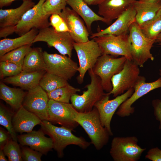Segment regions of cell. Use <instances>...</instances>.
<instances>
[{
	"instance_id": "obj_32",
	"label": "cell",
	"mask_w": 161,
	"mask_h": 161,
	"mask_svg": "<svg viewBox=\"0 0 161 161\" xmlns=\"http://www.w3.org/2000/svg\"><path fill=\"white\" fill-rule=\"evenodd\" d=\"M32 45H25L7 53L0 56V61L9 62L22 66L25 56L32 49Z\"/></svg>"
},
{
	"instance_id": "obj_26",
	"label": "cell",
	"mask_w": 161,
	"mask_h": 161,
	"mask_svg": "<svg viewBox=\"0 0 161 161\" xmlns=\"http://www.w3.org/2000/svg\"><path fill=\"white\" fill-rule=\"evenodd\" d=\"M34 28L24 34L14 38H4L0 41V56L13 50L25 45L32 44L38 33Z\"/></svg>"
},
{
	"instance_id": "obj_30",
	"label": "cell",
	"mask_w": 161,
	"mask_h": 161,
	"mask_svg": "<svg viewBox=\"0 0 161 161\" xmlns=\"http://www.w3.org/2000/svg\"><path fill=\"white\" fill-rule=\"evenodd\" d=\"M80 91V89L76 88L69 84L47 93L49 99L61 103H69L72 96Z\"/></svg>"
},
{
	"instance_id": "obj_42",
	"label": "cell",
	"mask_w": 161,
	"mask_h": 161,
	"mask_svg": "<svg viewBox=\"0 0 161 161\" xmlns=\"http://www.w3.org/2000/svg\"><path fill=\"white\" fill-rule=\"evenodd\" d=\"M16 0H0V7L2 8L4 7H6L10 5L12 3ZM24 1H32L33 0H21Z\"/></svg>"
},
{
	"instance_id": "obj_41",
	"label": "cell",
	"mask_w": 161,
	"mask_h": 161,
	"mask_svg": "<svg viewBox=\"0 0 161 161\" xmlns=\"http://www.w3.org/2000/svg\"><path fill=\"white\" fill-rule=\"evenodd\" d=\"M11 139H12L8 131L0 127V149H2L7 143Z\"/></svg>"
},
{
	"instance_id": "obj_9",
	"label": "cell",
	"mask_w": 161,
	"mask_h": 161,
	"mask_svg": "<svg viewBox=\"0 0 161 161\" xmlns=\"http://www.w3.org/2000/svg\"><path fill=\"white\" fill-rule=\"evenodd\" d=\"M129 37L127 32L118 35L105 34L92 38L98 44L102 54L123 56L132 60Z\"/></svg>"
},
{
	"instance_id": "obj_14",
	"label": "cell",
	"mask_w": 161,
	"mask_h": 161,
	"mask_svg": "<svg viewBox=\"0 0 161 161\" xmlns=\"http://www.w3.org/2000/svg\"><path fill=\"white\" fill-rule=\"evenodd\" d=\"M134 91L132 88L125 93L116 97L112 100L109 99L108 93L95 105L97 110L102 126L109 131L111 136L113 135L111 127V122L114 113L121 104L130 97Z\"/></svg>"
},
{
	"instance_id": "obj_34",
	"label": "cell",
	"mask_w": 161,
	"mask_h": 161,
	"mask_svg": "<svg viewBox=\"0 0 161 161\" xmlns=\"http://www.w3.org/2000/svg\"><path fill=\"white\" fill-rule=\"evenodd\" d=\"M3 152L9 161H23L21 149L17 141L10 140L3 148Z\"/></svg>"
},
{
	"instance_id": "obj_25",
	"label": "cell",
	"mask_w": 161,
	"mask_h": 161,
	"mask_svg": "<svg viewBox=\"0 0 161 161\" xmlns=\"http://www.w3.org/2000/svg\"><path fill=\"white\" fill-rule=\"evenodd\" d=\"M67 4L83 18L91 34L92 33L91 25L93 22L101 21L106 23L105 19L95 13L83 0H67Z\"/></svg>"
},
{
	"instance_id": "obj_8",
	"label": "cell",
	"mask_w": 161,
	"mask_h": 161,
	"mask_svg": "<svg viewBox=\"0 0 161 161\" xmlns=\"http://www.w3.org/2000/svg\"><path fill=\"white\" fill-rule=\"evenodd\" d=\"M46 42L49 47H53L59 53L71 58L75 42L68 32H58L49 27L39 30L33 43Z\"/></svg>"
},
{
	"instance_id": "obj_36",
	"label": "cell",
	"mask_w": 161,
	"mask_h": 161,
	"mask_svg": "<svg viewBox=\"0 0 161 161\" xmlns=\"http://www.w3.org/2000/svg\"><path fill=\"white\" fill-rule=\"evenodd\" d=\"M22 71L21 66L9 62L0 61V77L1 79L16 75Z\"/></svg>"
},
{
	"instance_id": "obj_44",
	"label": "cell",
	"mask_w": 161,
	"mask_h": 161,
	"mask_svg": "<svg viewBox=\"0 0 161 161\" xmlns=\"http://www.w3.org/2000/svg\"><path fill=\"white\" fill-rule=\"evenodd\" d=\"M6 156L3 152V149H0V161H7L8 160L6 159Z\"/></svg>"
},
{
	"instance_id": "obj_43",
	"label": "cell",
	"mask_w": 161,
	"mask_h": 161,
	"mask_svg": "<svg viewBox=\"0 0 161 161\" xmlns=\"http://www.w3.org/2000/svg\"><path fill=\"white\" fill-rule=\"evenodd\" d=\"M88 5H99L103 0H83Z\"/></svg>"
},
{
	"instance_id": "obj_3",
	"label": "cell",
	"mask_w": 161,
	"mask_h": 161,
	"mask_svg": "<svg viewBox=\"0 0 161 161\" xmlns=\"http://www.w3.org/2000/svg\"><path fill=\"white\" fill-rule=\"evenodd\" d=\"M129 32L132 61L139 66L143 67L148 60L153 61L154 59L150 50L156 39L145 36L136 21L130 26Z\"/></svg>"
},
{
	"instance_id": "obj_17",
	"label": "cell",
	"mask_w": 161,
	"mask_h": 161,
	"mask_svg": "<svg viewBox=\"0 0 161 161\" xmlns=\"http://www.w3.org/2000/svg\"><path fill=\"white\" fill-rule=\"evenodd\" d=\"M49 100L47 93L39 85L27 91L22 106L37 115L42 121H48Z\"/></svg>"
},
{
	"instance_id": "obj_39",
	"label": "cell",
	"mask_w": 161,
	"mask_h": 161,
	"mask_svg": "<svg viewBox=\"0 0 161 161\" xmlns=\"http://www.w3.org/2000/svg\"><path fill=\"white\" fill-rule=\"evenodd\" d=\"M154 108V115L156 120L159 123V129H161V100L159 99L154 100L152 101Z\"/></svg>"
},
{
	"instance_id": "obj_40",
	"label": "cell",
	"mask_w": 161,
	"mask_h": 161,
	"mask_svg": "<svg viewBox=\"0 0 161 161\" xmlns=\"http://www.w3.org/2000/svg\"><path fill=\"white\" fill-rule=\"evenodd\" d=\"M145 157L152 161H161V150L157 147L151 148L148 151Z\"/></svg>"
},
{
	"instance_id": "obj_24",
	"label": "cell",
	"mask_w": 161,
	"mask_h": 161,
	"mask_svg": "<svg viewBox=\"0 0 161 161\" xmlns=\"http://www.w3.org/2000/svg\"><path fill=\"white\" fill-rule=\"evenodd\" d=\"M133 5L136 11L135 21L140 26L156 15L161 8V0L148 2L136 0Z\"/></svg>"
},
{
	"instance_id": "obj_46",
	"label": "cell",
	"mask_w": 161,
	"mask_h": 161,
	"mask_svg": "<svg viewBox=\"0 0 161 161\" xmlns=\"http://www.w3.org/2000/svg\"><path fill=\"white\" fill-rule=\"evenodd\" d=\"M139 1H142L148 2V1H155L156 0H139Z\"/></svg>"
},
{
	"instance_id": "obj_4",
	"label": "cell",
	"mask_w": 161,
	"mask_h": 161,
	"mask_svg": "<svg viewBox=\"0 0 161 161\" xmlns=\"http://www.w3.org/2000/svg\"><path fill=\"white\" fill-rule=\"evenodd\" d=\"M91 78L90 83L87 85V89L82 95L76 94L71 97V104L79 112H86L91 111L95 104L106 94L104 92L100 78L95 75L92 69L88 70Z\"/></svg>"
},
{
	"instance_id": "obj_35",
	"label": "cell",
	"mask_w": 161,
	"mask_h": 161,
	"mask_svg": "<svg viewBox=\"0 0 161 161\" xmlns=\"http://www.w3.org/2000/svg\"><path fill=\"white\" fill-rule=\"evenodd\" d=\"M67 0H46L43 4L42 11L45 15H60L66 7Z\"/></svg>"
},
{
	"instance_id": "obj_18",
	"label": "cell",
	"mask_w": 161,
	"mask_h": 161,
	"mask_svg": "<svg viewBox=\"0 0 161 161\" xmlns=\"http://www.w3.org/2000/svg\"><path fill=\"white\" fill-rule=\"evenodd\" d=\"M66 24L70 35L76 43L89 41V33L79 15L73 10L66 7L59 15Z\"/></svg>"
},
{
	"instance_id": "obj_33",
	"label": "cell",
	"mask_w": 161,
	"mask_h": 161,
	"mask_svg": "<svg viewBox=\"0 0 161 161\" xmlns=\"http://www.w3.org/2000/svg\"><path fill=\"white\" fill-rule=\"evenodd\" d=\"M14 113L1 103L0 105V124L7 130L12 139L18 142V135L13 127L12 119Z\"/></svg>"
},
{
	"instance_id": "obj_37",
	"label": "cell",
	"mask_w": 161,
	"mask_h": 161,
	"mask_svg": "<svg viewBox=\"0 0 161 161\" xmlns=\"http://www.w3.org/2000/svg\"><path fill=\"white\" fill-rule=\"evenodd\" d=\"M50 26L58 32H70L66 24L61 16L58 14H53L50 16Z\"/></svg>"
},
{
	"instance_id": "obj_12",
	"label": "cell",
	"mask_w": 161,
	"mask_h": 161,
	"mask_svg": "<svg viewBox=\"0 0 161 161\" xmlns=\"http://www.w3.org/2000/svg\"><path fill=\"white\" fill-rule=\"evenodd\" d=\"M46 72L67 80L71 79L78 72V64L68 56L43 52Z\"/></svg>"
},
{
	"instance_id": "obj_20",
	"label": "cell",
	"mask_w": 161,
	"mask_h": 161,
	"mask_svg": "<svg viewBox=\"0 0 161 161\" xmlns=\"http://www.w3.org/2000/svg\"><path fill=\"white\" fill-rule=\"evenodd\" d=\"M136 11L133 4L120 15L112 24L104 30L92 33L90 38H92L107 34L118 35L128 32L131 25L136 21Z\"/></svg>"
},
{
	"instance_id": "obj_38",
	"label": "cell",
	"mask_w": 161,
	"mask_h": 161,
	"mask_svg": "<svg viewBox=\"0 0 161 161\" xmlns=\"http://www.w3.org/2000/svg\"><path fill=\"white\" fill-rule=\"evenodd\" d=\"M21 147L22 158L24 161H41L42 153L31 148L22 146Z\"/></svg>"
},
{
	"instance_id": "obj_28",
	"label": "cell",
	"mask_w": 161,
	"mask_h": 161,
	"mask_svg": "<svg viewBox=\"0 0 161 161\" xmlns=\"http://www.w3.org/2000/svg\"><path fill=\"white\" fill-rule=\"evenodd\" d=\"M43 52L41 47L32 48L24 58L22 72H27L46 71Z\"/></svg>"
},
{
	"instance_id": "obj_47",
	"label": "cell",
	"mask_w": 161,
	"mask_h": 161,
	"mask_svg": "<svg viewBox=\"0 0 161 161\" xmlns=\"http://www.w3.org/2000/svg\"><path fill=\"white\" fill-rule=\"evenodd\" d=\"M159 74L161 77V69H160L159 71Z\"/></svg>"
},
{
	"instance_id": "obj_10",
	"label": "cell",
	"mask_w": 161,
	"mask_h": 161,
	"mask_svg": "<svg viewBox=\"0 0 161 161\" xmlns=\"http://www.w3.org/2000/svg\"><path fill=\"white\" fill-rule=\"evenodd\" d=\"M48 121L58 124L73 131L79 125L75 120L78 112L71 104L49 99L48 107Z\"/></svg>"
},
{
	"instance_id": "obj_6",
	"label": "cell",
	"mask_w": 161,
	"mask_h": 161,
	"mask_svg": "<svg viewBox=\"0 0 161 161\" xmlns=\"http://www.w3.org/2000/svg\"><path fill=\"white\" fill-rule=\"evenodd\" d=\"M73 45L79 62L78 69L79 74L77 79L79 83L81 84L86 72L93 68L102 52L98 44L93 38L85 42H74Z\"/></svg>"
},
{
	"instance_id": "obj_2",
	"label": "cell",
	"mask_w": 161,
	"mask_h": 161,
	"mask_svg": "<svg viewBox=\"0 0 161 161\" xmlns=\"http://www.w3.org/2000/svg\"><path fill=\"white\" fill-rule=\"evenodd\" d=\"M75 120L84 129L97 150H100L108 143L111 136L108 130L101 124L97 109L95 107L86 112H79Z\"/></svg>"
},
{
	"instance_id": "obj_1",
	"label": "cell",
	"mask_w": 161,
	"mask_h": 161,
	"mask_svg": "<svg viewBox=\"0 0 161 161\" xmlns=\"http://www.w3.org/2000/svg\"><path fill=\"white\" fill-rule=\"evenodd\" d=\"M40 125L45 134L52 139L53 148L56 151L58 158L64 157V150L68 145H76L84 150L90 145L91 143L82 137L75 136L71 130L64 127H57L46 120L42 121Z\"/></svg>"
},
{
	"instance_id": "obj_27",
	"label": "cell",
	"mask_w": 161,
	"mask_h": 161,
	"mask_svg": "<svg viewBox=\"0 0 161 161\" xmlns=\"http://www.w3.org/2000/svg\"><path fill=\"white\" fill-rule=\"evenodd\" d=\"M27 92L20 88H12L6 85L2 81L0 83V98L16 111L22 106Z\"/></svg>"
},
{
	"instance_id": "obj_22",
	"label": "cell",
	"mask_w": 161,
	"mask_h": 161,
	"mask_svg": "<svg viewBox=\"0 0 161 161\" xmlns=\"http://www.w3.org/2000/svg\"><path fill=\"white\" fill-rule=\"evenodd\" d=\"M41 121L37 115L23 106L14 113L12 119L14 130L21 134L31 131L35 126L40 125Z\"/></svg>"
},
{
	"instance_id": "obj_29",
	"label": "cell",
	"mask_w": 161,
	"mask_h": 161,
	"mask_svg": "<svg viewBox=\"0 0 161 161\" xmlns=\"http://www.w3.org/2000/svg\"><path fill=\"white\" fill-rule=\"evenodd\" d=\"M139 26L146 37L156 39L161 33V8L154 18Z\"/></svg>"
},
{
	"instance_id": "obj_21",
	"label": "cell",
	"mask_w": 161,
	"mask_h": 161,
	"mask_svg": "<svg viewBox=\"0 0 161 161\" xmlns=\"http://www.w3.org/2000/svg\"><path fill=\"white\" fill-rule=\"evenodd\" d=\"M136 0H103L98 5V13L110 24L133 4Z\"/></svg>"
},
{
	"instance_id": "obj_7",
	"label": "cell",
	"mask_w": 161,
	"mask_h": 161,
	"mask_svg": "<svg viewBox=\"0 0 161 161\" xmlns=\"http://www.w3.org/2000/svg\"><path fill=\"white\" fill-rule=\"evenodd\" d=\"M126 59L123 56L114 58L106 54H102L98 58L92 70L100 78L104 91L109 93L112 90L111 79L123 69Z\"/></svg>"
},
{
	"instance_id": "obj_19",
	"label": "cell",
	"mask_w": 161,
	"mask_h": 161,
	"mask_svg": "<svg viewBox=\"0 0 161 161\" xmlns=\"http://www.w3.org/2000/svg\"><path fill=\"white\" fill-rule=\"evenodd\" d=\"M41 129L32 131L26 134L18 135V141L22 146H29L31 148L46 155L53 148V143L50 137H46Z\"/></svg>"
},
{
	"instance_id": "obj_45",
	"label": "cell",
	"mask_w": 161,
	"mask_h": 161,
	"mask_svg": "<svg viewBox=\"0 0 161 161\" xmlns=\"http://www.w3.org/2000/svg\"><path fill=\"white\" fill-rule=\"evenodd\" d=\"M161 42V33L157 37L155 43Z\"/></svg>"
},
{
	"instance_id": "obj_11",
	"label": "cell",
	"mask_w": 161,
	"mask_h": 161,
	"mask_svg": "<svg viewBox=\"0 0 161 161\" xmlns=\"http://www.w3.org/2000/svg\"><path fill=\"white\" fill-rule=\"evenodd\" d=\"M139 66L132 60L126 59L123 69L112 77V90L108 93L114 97L134 88L140 77Z\"/></svg>"
},
{
	"instance_id": "obj_16",
	"label": "cell",
	"mask_w": 161,
	"mask_h": 161,
	"mask_svg": "<svg viewBox=\"0 0 161 161\" xmlns=\"http://www.w3.org/2000/svg\"><path fill=\"white\" fill-rule=\"evenodd\" d=\"M159 88H161V77L154 81L147 83L144 77L140 76L134 88V92L120 106L116 114L123 117L133 114L135 109L132 105L136 100L150 92Z\"/></svg>"
},
{
	"instance_id": "obj_15",
	"label": "cell",
	"mask_w": 161,
	"mask_h": 161,
	"mask_svg": "<svg viewBox=\"0 0 161 161\" xmlns=\"http://www.w3.org/2000/svg\"><path fill=\"white\" fill-rule=\"evenodd\" d=\"M35 3L32 1H24L15 9L0 10V37L5 38L15 32V27L24 14L32 8Z\"/></svg>"
},
{
	"instance_id": "obj_13",
	"label": "cell",
	"mask_w": 161,
	"mask_h": 161,
	"mask_svg": "<svg viewBox=\"0 0 161 161\" xmlns=\"http://www.w3.org/2000/svg\"><path fill=\"white\" fill-rule=\"evenodd\" d=\"M46 0H39L38 3L28 10L23 15L21 20L15 27V32L20 36L28 32L32 29L38 30L49 27V18L44 15L42 6Z\"/></svg>"
},
{
	"instance_id": "obj_31",
	"label": "cell",
	"mask_w": 161,
	"mask_h": 161,
	"mask_svg": "<svg viewBox=\"0 0 161 161\" xmlns=\"http://www.w3.org/2000/svg\"><path fill=\"white\" fill-rule=\"evenodd\" d=\"M69 84L66 80L53 74L46 72L40 80L39 85L47 92H48Z\"/></svg>"
},
{
	"instance_id": "obj_5",
	"label": "cell",
	"mask_w": 161,
	"mask_h": 161,
	"mask_svg": "<svg viewBox=\"0 0 161 161\" xmlns=\"http://www.w3.org/2000/svg\"><path fill=\"white\" fill-rule=\"evenodd\" d=\"M134 136L115 137L111 143L110 154L114 161H137L146 150L138 144Z\"/></svg>"
},
{
	"instance_id": "obj_23",
	"label": "cell",
	"mask_w": 161,
	"mask_h": 161,
	"mask_svg": "<svg viewBox=\"0 0 161 161\" xmlns=\"http://www.w3.org/2000/svg\"><path fill=\"white\" fill-rule=\"evenodd\" d=\"M46 71L34 72H24L2 79L4 83L18 86L23 90H30L39 85V82Z\"/></svg>"
},
{
	"instance_id": "obj_48",
	"label": "cell",
	"mask_w": 161,
	"mask_h": 161,
	"mask_svg": "<svg viewBox=\"0 0 161 161\" xmlns=\"http://www.w3.org/2000/svg\"><path fill=\"white\" fill-rule=\"evenodd\" d=\"M158 45L161 46V42L159 43L158 44Z\"/></svg>"
}]
</instances>
